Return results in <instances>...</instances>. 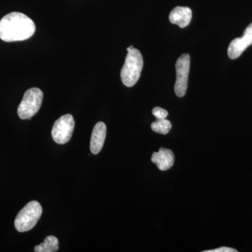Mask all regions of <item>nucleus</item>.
<instances>
[{
  "instance_id": "f257e3e1",
  "label": "nucleus",
  "mask_w": 252,
  "mask_h": 252,
  "mask_svg": "<svg viewBox=\"0 0 252 252\" xmlns=\"http://www.w3.org/2000/svg\"><path fill=\"white\" fill-rule=\"evenodd\" d=\"M35 30L32 20L22 13L11 12L0 20V39L6 42L26 40Z\"/></svg>"
},
{
  "instance_id": "f03ea898",
  "label": "nucleus",
  "mask_w": 252,
  "mask_h": 252,
  "mask_svg": "<svg viewBox=\"0 0 252 252\" xmlns=\"http://www.w3.org/2000/svg\"><path fill=\"white\" fill-rule=\"evenodd\" d=\"M143 64V58L139 50L133 49L128 51L121 71L123 84L127 87L135 86L140 79Z\"/></svg>"
},
{
  "instance_id": "7ed1b4c3",
  "label": "nucleus",
  "mask_w": 252,
  "mask_h": 252,
  "mask_svg": "<svg viewBox=\"0 0 252 252\" xmlns=\"http://www.w3.org/2000/svg\"><path fill=\"white\" fill-rule=\"evenodd\" d=\"M42 215V207L39 202L31 201L18 212L15 220V228L18 232L29 231L35 226Z\"/></svg>"
},
{
  "instance_id": "20e7f679",
  "label": "nucleus",
  "mask_w": 252,
  "mask_h": 252,
  "mask_svg": "<svg viewBox=\"0 0 252 252\" xmlns=\"http://www.w3.org/2000/svg\"><path fill=\"white\" fill-rule=\"evenodd\" d=\"M43 97L42 91L37 88H32L26 91L18 107V115L20 119L25 120L34 117L40 109Z\"/></svg>"
},
{
  "instance_id": "39448f33",
  "label": "nucleus",
  "mask_w": 252,
  "mask_h": 252,
  "mask_svg": "<svg viewBox=\"0 0 252 252\" xmlns=\"http://www.w3.org/2000/svg\"><path fill=\"white\" fill-rule=\"evenodd\" d=\"M74 126L75 122L71 114H65L59 118L54 123L51 131L54 142L59 144L67 143L72 137Z\"/></svg>"
},
{
  "instance_id": "423d86ee",
  "label": "nucleus",
  "mask_w": 252,
  "mask_h": 252,
  "mask_svg": "<svg viewBox=\"0 0 252 252\" xmlns=\"http://www.w3.org/2000/svg\"><path fill=\"white\" fill-rule=\"evenodd\" d=\"M190 56L182 54L176 63L175 94L182 97L186 94L188 87L189 70H190Z\"/></svg>"
},
{
  "instance_id": "0eeeda50",
  "label": "nucleus",
  "mask_w": 252,
  "mask_h": 252,
  "mask_svg": "<svg viewBox=\"0 0 252 252\" xmlns=\"http://www.w3.org/2000/svg\"><path fill=\"white\" fill-rule=\"evenodd\" d=\"M252 44V23L245 29L243 36L236 38L230 42L228 49V56L230 59H237L245 50Z\"/></svg>"
},
{
  "instance_id": "6e6552de",
  "label": "nucleus",
  "mask_w": 252,
  "mask_h": 252,
  "mask_svg": "<svg viewBox=\"0 0 252 252\" xmlns=\"http://www.w3.org/2000/svg\"><path fill=\"white\" fill-rule=\"evenodd\" d=\"M107 135V126L103 122H98L94 126L91 135L90 149L91 152L98 154L103 147Z\"/></svg>"
},
{
  "instance_id": "1a4fd4ad",
  "label": "nucleus",
  "mask_w": 252,
  "mask_h": 252,
  "mask_svg": "<svg viewBox=\"0 0 252 252\" xmlns=\"http://www.w3.org/2000/svg\"><path fill=\"white\" fill-rule=\"evenodd\" d=\"M152 161L157 165L159 170L166 171L174 165L175 156L170 149L160 148L158 152H154L152 155Z\"/></svg>"
},
{
  "instance_id": "9d476101",
  "label": "nucleus",
  "mask_w": 252,
  "mask_h": 252,
  "mask_svg": "<svg viewBox=\"0 0 252 252\" xmlns=\"http://www.w3.org/2000/svg\"><path fill=\"white\" fill-rule=\"evenodd\" d=\"M192 18L191 9L187 6H177L172 9L169 20L172 24L177 25L181 28L187 27Z\"/></svg>"
},
{
  "instance_id": "9b49d317",
  "label": "nucleus",
  "mask_w": 252,
  "mask_h": 252,
  "mask_svg": "<svg viewBox=\"0 0 252 252\" xmlns=\"http://www.w3.org/2000/svg\"><path fill=\"white\" fill-rule=\"evenodd\" d=\"M59 242L56 237L49 235L44 238V242L36 245L34 249L35 252H56L59 250Z\"/></svg>"
},
{
  "instance_id": "f8f14e48",
  "label": "nucleus",
  "mask_w": 252,
  "mask_h": 252,
  "mask_svg": "<svg viewBox=\"0 0 252 252\" xmlns=\"http://www.w3.org/2000/svg\"><path fill=\"white\" fill-rule=\"evenodd\" d=\"M151 127L152 130L157 133L166 135L171 130L172 124L170 121L167 120L166 119L160 120L157 119L155 122L152 123Z\"/></svg>"
},
{
  "instance_id": "ddd939ff",
  "label": "nucleus",
  "mask_w": 252,
  "mask_h": 252,
  "mask_svg": "<svg viewBox=\"0 0 252 252\" xmlns=\"http://www.w3.org/2000/svg\"><path fill=\"white\" fill-rule=\"evenodd\" d=\"M152 114L156 119L158 120L160 119H166L167 115H168V112H167L165 109L161 108V107H157L153 109L152 110Z\"/></svg>"
},
{
  "instance_id": "4468645a",
  "label": "nucleus",
  "mask_w": 252,
  "mask_h": 252,
  "mask_svg": "<svg viewBox=\"0 0 252 252\" xmlns=\"http://www.w3.org/2000/svg\"><path fill=\"white\" fill-rule=\"evenodd\" d=\"M236 250L233 248H226V247H223V248H220L216 249V250H207V251H204V252H237Z\"/></svg>"
},
{
  "instance_id": "2eb2a0df",
  "label": "nucleus",
  "mask_w": 252,
  "mask_h": 252,
  "mask_svg": "<svg viewBox=\"0 0 252 252\" xmlns=\"http://www.w3.org/2000/svg\"><path fill=\"white\" fill-rule=\"evenodd\" d=\"M133 49H135V48H134L133 46H129V47L127 48V52H128V51H131V50Z\"/></svg>"
}]
</instances>
